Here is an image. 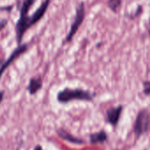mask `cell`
<instances>
[{
  "mask_svg": "<svg viewBox=\"0 0 150 150\" xmlns=\"http://www.w3.org/2000/svg\"><path fill=\"white\" fill-rule=\"evenodd\" d=\"M56 133H57L58 136L61 139H62V140H64V141H66L68 142H70V143H73V144H77V145H81V144L84 143V142L83 140L74 136L73 134H69L68 131H66V130H64L62 128L58 129L56 131Z\"/></svg>",
  "mask_w": 150,
  "mask_h": 150,
  "instance_id": "52a82bcc",
  "label": "cell"
},
{
  "mask_svg": "<svg viewBox=\"0 0 150 150\" xmlns=\"http://www.w3.org/2000/svg\"><path fill=\"white\" fill-rule=\"evenodd\" d=\"M143 86H144L143 93L145 95H150V81L144 82L143 83Z\"/></svg>",
  "mask_w": 150,
  "mask_h": 150,
  "instance_id": "8fae6325",
  "label": "cell"
},
{
  "mask_svg": "<svg viewBox=\"0 0 150 150\" xmlns=\"http://www.w3.org/2000/svg\"><path fill=\"white\" fill-rule=\"evenodd\" d=\"M3 63H4V62H3V60H2V59L0 58V67H1V65H2Z\"/></svg>",
  "mask_w": 150,
  "mask_h": 150,
  "instance_id": "2e32d148",
  "label": "cell"
},
{
  "mask_svg": "<svg viewBox=\"0 0 150 150\" xmlns=\"http://www.w3.org/2000/svg\"><path fill=\"white\" fill-rule=\"evenodd\" d=\"M12 9V5H9V6H2L0 7V11H10Z\"/></svg>",
  "mask_w": 150,
  "mask_h": 150,
  "instance_id": "4fadbf2b",
  "label": "cell"
},
{
  "mask_svg": "<svg viewBox=\"0 0 150 150\" xmlns=\"http://www.w3.org/2000/svg\"><path fill=\"white\" fill-rule=\"evenodd\" d=\"M106 140H107V134L105 131H99L94 133L90 137V142L93 145H96L98 143H103L106 142Z\"/></svg>",
  "mask_w": 150,
  "mask_h": 150,
  "instance_id": "9c48e42d",
  "label": "cell"
},
{
  "mask_svg": "<svg viewBox=\"0 0 150 150\" xmlns=\"http://www.w3.org/2000/svg\"><path fill=\"white\" fill-rule=\"evenodd\" d=\"M42 88V80L40 77H33L30 80L29 84L27 86V91L31 95L36 94Z\"/></svg>",
  "mask_w": 150,
  "mask_h": 150,
  "instance_id": "ba28073f",
  "label": "cell"
},
{
  "mask_svg": "<svg viewBox=\"0 0 150 150\" xmlns=\"http://www.w3.org/2000/svg\"><path fill=\"white\" fill-rule=\"evenodd\" d=\"M121 3V0H108V6L112 11H117L120 7Z\"/></svg>",
  "mask_w": 150,
  "mask_h": 150,
  "instance_id": "30bf717a",
  "label": "cell"
},
{
  "mask_svg": "<svg viewBox=\"0 0 150 150\" xmlns=\"http://www.w3.org/2000/svg\"><path fill=\"white\" fill-rule=\"evenodd\" d=\"M33 150H42V148H41V146H40V145H37V146L34 148V149Z\"/></svg>",
  "mask_w": 150,
  "mask_h": 150,
  "instance_id": "9a60e30c",
  "label": "cell"
},
{
  "mask_svg": "<svg viewBox=\"0 0 150 150\" xmlns=\"http://www.w3.org/2000/svg\"><path fill=\"white\" fill-rule=\"evenodd\" d=\"M149 34H150V30H149Z\"/></svg>",
  "mask_w": 150,
  "mask_h": 150,
  "instance_id": "e0dca14e",
  "label": "cell"
},
{
  "mask_svg": "<svg viewBox=\"0 0 150 150\" xmlns=\"http://www.w3.org/2000/svg\"><path fill=\"white\" fill-rule=\"evenodd\" d=\"M122 111H123V106L122 105H119L117 107H112V108L108 109L106 111V114H105L106 121L110 125H112L113 127H116L118 125L119 121H120Z\"/></svg>",
  "mask_w": 150,
  "mask_h": 150,
  "instance_id": "8992f818",
  "label": "cell"
},
{
  "mask_svg": "<svg viewBox=\"0 0 150 150\" xmlns=\"http://www.w3.org/2000/svg\"><path fill=\"white\" fill-rule=\"evenodd\" d=\"M35 0H24L20 10H19V18L15 25L16 32V39L18 44H21L23 37L25 32L30 29L33 25L37 24L45 15L51 0H44L42 4L39 6V8L34 11L32 16L28 15L29 10L32 5L34 4Z\"/></svg>",
  "mask_w": 150,
  "mask_h": 150,
  "instance_id": "6da1fadb",
  "label": "cell"
},
{
  "mask_svg": "<svg viewBox=\"0 0 150 150\" xmlns=\"http://www.w3.org/2000/svg\"><path fill=\"white\" fill-rule=\"evenodd\" d=\"M95 97L94 94L91 93L88 91L82 89H69L65 88L62 91H59L57 94V101L61 104H67L74 100L81 101H91Z\"/></svg>",
  "mask_w": 150,
  "mask_h": 150,
  "instance_id": "7a4b0ae2",
  "label": "cell"
},
{
  "mask_svg": "<svg viewBox=\"0 0 150 150\" xmlns=\"http://www.w3.org/2000/svg\"><path fill=\"white\" fill-rule=\"evenodd\" d=\"M84 18H85V7H84V4L81 3L76 8V15L74 17L73 22L70 25V29H69V31L67 34V37L65 39V42H70L72 40L75 34L78 31L80 25L83 24Z\"/></svg>",
  "mask_w": 150,
  "mask_h": 150,
  "instance_id": "277c9868",
  "label": "cell"
},
{
  "mask_svg": "<svg viewBox=\"0 0 150 150\" xmlns=\"http://www.w3.org/2000/svg\"><path fill=\"white\" fill-rule=\"evenodd\" d=\"M150 127V112L149 110L143 109L137 114L134 125V131L136 137H140L149 131Z\"/></svg>",
  "mask_w": 150,
  "mask_h": 150,
  "instance_id": "3957f363",
  "label": "cell"
},
{
  "mask_svg": "<svg viewBox=\"0 0 150 150\" xmlns=\"http://www.w3.org/2000/svg\"><path fill=\"white\" fill-rule=\"evenodd\" d=\"M7 24H8V20L7 19H5V18L0 19V32L3 31L6 27Z\"/></svg>",
  "mask_w": 150,
  "mask_h": 150,
  "instance_id": "7c38bea8",
  "label": "cell"
},
{
  "mask_svg": "<svg viewBox=\"0 0 150 150\" xmlns=\"http://www.w3.org/2000/svg\"><path fill=\"white\" fill-rule=\"evenodd\" d=\"M4 92L3 91H0V105H1V102L3 101V98H4Z\"/></svg>",
  "mask_w": 150,
  "mask_h": 150,
  "instance_id": "5bb4252c",
  "label": "cell"
},
{
  "mask_svg": "<svg viewBox=\"0 0 150 150\" xmlns=\"http://www.w3.org/2000/svg\"><path fill=\"white\" fill-rule=\"evenodd\" d=\"M27 47H28L27 44H19V45L14 49V51L10 54V56L7 58V60H6L5 62H4V63H3V64L1 65V67H0V78H1V76H3L4 72L11 66V64L13 63V62H14L18 57H19L21 54H23L27 50Z\"/></svg>",
  "mask_w": 150,
  "mask_h": 150,
  "instance_id": "5b68a950",
  "label": "cell"
}]
</instances>
